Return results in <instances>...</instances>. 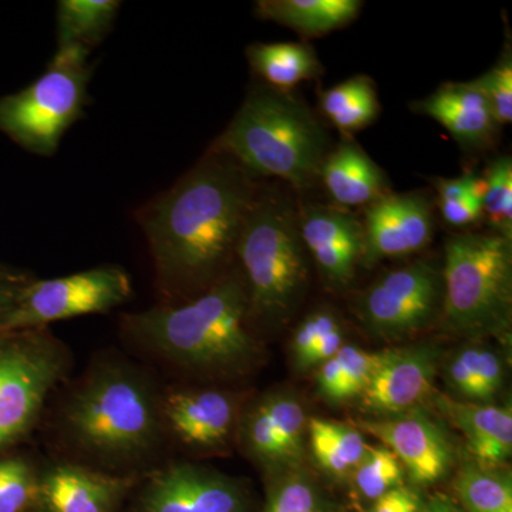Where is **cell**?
Segmentation results:
<instances>
[{
	"mask_svg": "<svg viewBox=\"0 0 512 512\" xmlns=\"http://www.w3.org/2000/svg\"><path fill=\"white\" fill-rule=\"evenodd\" d=\"M258 185L245 168L212 148L170 190L138 212L158 275L167 288L211 281L237 251Z\"/></svg>",
	"mask_w": 512,
	"mask_h": 512,
	"instance_id": "cell-1",
	"label": "cell"
},
{
	"mask_svg": "<svg viewBox=\"0 0 512 512\" xmlns=\"http://www.w3.org/2000/svg\"><path fill=\"white\" fill-rule=\"evenodd\" d=\"M248 316L244 282L227 276L184 305L128 316L126 328L174 362L224 370L242 366L254 355Z\"/></svg>",
	"mask_w": 512,
	"mask_h": 512,
	"instance_id": "cell-2",
	"label": "cell"
},
{
	"mask_svg": "<svg viewBox=\"0 0 512 512\" xmlns=\"http://www.w3.org/2000/svg\"><path fill=\"white\" fill-rule=\"evenodd\" d=\"M328 138L301 100L256 87L215 143L252 177H275L302 190L319 177Z\"/></svg>",
	"mask_w": 512,
	"mask_h": 512,
	"instance_id": "cell-3",
	"label": "cell"
},
{
	"mask_svg": "<svg viewBox=\"0 0 512 512\" xmlns=\"http://www.w3.org/2000/svg\"><path fill=\"white\" fill-rule=\"evenodd\" d=\"M247 279L249 313L282 318L306 284L299 211L285 194L256 190L239 234L237 251Z\"/></svg>",
	"mask_w": 512,
	"mask_h": 512,
	"instance_id": "cell-4",
	"label": "cell"
},
{
	"mask_svg": "<svg viewBox=\"0 0 512 512\" xmlns=\"http://www.w3.org/2000/svg\"><path fill=\"white\" fill-rule=\"evenodd\" d=\"M444 325L468 335L501 333L510 326L511 239L466 234L446 244L443 272Z\"/></svg>",
	"mask_w": 512,
	"mask_h": 512,
	"instance_id": "cell-5",
	"label": "cell"
},
{
	"mask_svg": "<svg viewBox=\"0 0 512 512\" xmlns=\"http://www.w3.org/2000/svg\"><path fill=\"white\" fill-rule=\"evenodd\" d=\"M87 56L83 47H59L35 83L0 99V130L30 153L53 156L64 133L83 114L90 77Z\"/></svg>",
	"mask_w": 512,
	"mask_h": 512,
	"instance_id": "cell-6",
	"label": "cell"
},
{
	"mask_svg": "<svg viewBox=\"0 0 512 512\" xmlns=\"http://www.w3.org/2000/svg\"><path fill=\"white\" fill-rule=\"evenodd\" d=\"M67 421L84 447L109 457L136 456L151 446L157 433L150 393L120 370L100 373L87 383L70 404Z\"/></svg>",
	"mask_w": 512,
	"mask_h": 512,
	"instance_id": "cell-7",
	"label": "cell"
},
{
	"mask_svg": "<svg viewBox=\"0 0 512 512\" xmlns=\"http://www.w3.org/2000/svg\"><path fill=\"white\" fill-rule=\"evenodd\" d=\"M64 367L60 346L36 329L0 338V448L28 433Z\"/></svg>",
	"mask_w": 512,
	"mask_h": 512,
	"instance_id": "cell-8",
	"label": "cell"
},
{
	"mask_svg": "<svg viewBox=\"0 0 512 512\" xmlns=\"http://www.w3.org/2000/svg\"><path fill=\"white\" fill-rule=\"evenodd\" d=\"M133 292L130 276L117 266H101L64 278L32 281L2 323V336L42 328L55 320L110 311Z\"/></svg>",
	"mask_w": 512,
	"mask_h": 512,
	"instance_id": "cell-9",
	"label": "cell"
},
{
	"mask_svg": "<svg viewBox=\"0 0 512 512\" xmlns=\"http://www.w3.org/2000/svg\"><path fill=\"white\" fill-rule=\"evenodd\" d=\"M443 306V276L427 262L394 269L363 296L360 315L386 339L406 338L426 328Z\"/></svg>",
	"mask_w": 512,
	"mask_h": 512,
	"instance_id": "cell-10",
	"label": "cell"
},
{
	"mask_svg": "<svg viewBox=\"0 0 512 512\" xmlns=\"http://www.w3.org/2000/svg\"><path fill=\"white\" fill-rule=\"evenodd\" d=\"M433 235V207L426 195L387 194L370 205L363 224L367 265L420 251Z\"/></svg>",
	"mask_w": 512,
	"mask_h": 512,
	"instance_id": "cell-11",
	"label": "cell"
},
{
	"mask_svg": "<svg viewBox=\"0 0 512 512\" xmlns=\"http://www.w3.org/2000/svg\"><path fill=\"white\" fill-rule=\"evenodd\" d=\"M360 424L404 464L414 483L431 484L447 473L453 451L443 431L424 414L412 412Z\"/></svg>",
	"mask_w": 512,
	"mask_h": 512,
	"instance_id": "cell-12",
	"label": "cell"
},
{
	"mask_svg": "<svg viewBox=\"0 0 512 512\" xmlns=\"http://www.w3.org/2000/svg\"><path fill=\"white\" fill-rule=\"evenodd\" d=\"M299 231L322 274L335 285L348 284L365 249L363 225L348 212L313 205L299 212Z\"/></svg>",
	"mask_w": 512,
	"mask_h": 512,
	"instance_id": "cell-13",
	"label": "cell"
},
{
	"mask_svg": "<svg viewBox=\"0 0 512 512\" xmlns=\"http://www.w3.org/2000/svg\"><path fill=\"white\" fill-rule=\"evenodd\" d=\"M242 495L231 481L192 466L158 474L144 497L146 512H242Z\"/></svg>",
	"mask_w": 512,
	"mask_h": 512,
	"instance_id": "cell-14",
	"label": "cell"
},
{
	"mask_svg": "<svg viewBox=\"0 0 512 512\" xmlns=\"http://www.w3.org/2000/svg\"><path fill=\"white\" fill-rule=\"evenodd\" d=\"M436 350L421 345L382 353L363 404L377 413H402L429 394L436 375Z\"/></svg>",
	"mask_w": 512,
	"mask_h": 512,
	"instance_id": "cell-15",
	"label": "cell"
},
{
	"mask_svg": "<svg viewBox=\"0 0 512 512\" xmlns=\"http://www.w3.org/2000/svg\"><path fill=\"white\" fill-rule=\"evenodd\" d=\"M414 110L436 120L467 147H484L493 140L498 127L487 100L471 83L444 84L414 104Z\"/></svg>",
	"mask_w": 512,
	"mask_h": 512,
	"instance_id": "cell-16",
	"label": "cell"
},
{
	"mask_svg": "<svg viewBox=\"0 0 512 512\" xmlns=\"http://www.w3.org/2000/svg\"><path fill=\"white\" fill-rule=\"evenodd\" d=\"M123 487L119 478L60 466L46 474L37 495L49 512H110Z\"/></svg>",
	"mask_w": 512,
	"mask_h": 512,
	"instance_id": "cell-17",
	"label": "cell"
},
{
	"mask_svg": "<svg viewBox=\"0 0 512 512\" xmlns=\"http://www.w3.org/2000/svg\"><path fill=\"white\" fill-rule=\"evenodd\" d=\"M326 191L343 207H362L387 195L386 177L365 151L352 141H343L320 167Z\"/></svg>",
	"mask_w": 512,
	"mask_h": 512,
	"instance_id": "cell-18",
	"label": "cell"
},
{
	"mask_svg": "<svg viewBox=\"0 0 512 512\" xmlns=\"http://www.w3.org/2000/svg\"><path fill=\"white\" fill-rule=\"evenodd\" d=\"M165 416L175 433L194 446H215L227 439L234 420V404L214 390L173 394Z\"/></svg>",
	"mask_w": 512,
	"mask_h": 512,
	"instance_id": "cell-19",
	"label": "cell"
},
{
	"mask_svg": "<svg viewBox=\"0 0 512 512\" xmlns=\"http://www.w3.org/2000/svg\"><path fill=\"white\" fill-rule=\"evenodd\" d=\"M444 414L466 434L471 453L478 464L494 468L510 457L512 450L511 407L474 406L437 400Z\"/></svg>",
	"mask_w": 512,
	"mask_h": 512,
	"instance_id": "cell-20",
	"label": "cell"
},
{
	"mask_svg": "<svg viewBox=\"0 0 512 512\" xmlns=\"http://www.w3.org/2000/svg\"><path fill=\"white\" fill-rule=\"evenodd\" d=\"M362 5L357 0H261L256 13L303 36H323L356 19Z\"/></svg>",
	"mask_w": 512,
	"mask_h": 512,
	"instance_id": "cell-21",
	"label": "cell"
},
{
	"mask_svg": "<svg viewBox=\"0 0 512 512\" xmlns=\"http://www.w3.org/2000/svg\"><path fill=\"white\" fill-rule=\"evenodd\" d=\"M247 55L255 73L278 92L289 93L322 70L315 52L302 43H255Z\"/></svg>",
	"mask_w": 512,
	"mask_h": 512,
	"instance_id": "cell-22",
	"label": "cell"
},
{
	"mask_svg": "<svg viewBox=\"0 0 512 512\" xmlns=\"http://www.w3.org/2000/svg\"><path fill=\"white\" fill-rule=\"evenodd\" d=\"M120 2L116 0H62L57 6L59 47L92 49L113 25Z\"/></svg>",
	"mask_w": 512,
	"mask_h": 512,
	"instance_id": "cell-23",
	"label": "cell"
},
{
	"mask_svg": "<svg viewBox=\"0 0 512 512\" xmlns=\"http://www.w3.org/2000/svg\"><path fill=\"white\" fill-rule=\"evenodd\" d=\"M323 113L343 133L362 130L376 120L380 106L367 77H353L326 90L320 97Z\"/></svg>",
	"mask_w": 512,
	"mask_h": 512,
	"instance_id": "cell-24",
	"label": "cell"
},
{
	"mask_svg": "<svg viewBox=\"0 0 512 512\" xmlns=\"http://www.w3.org/2000/svg\"><path fill=\"white\" fill-rule=\"evenodd\" d=\"M308 429L316 461L332 474L355 470L369 448L362 434L346 424L312 419Z\"/></svg>",
	"mask_w": 512,
	"mask_h": 512,
	"instance_id": "cell-25",
	"label": "cell"
},
{
	"mask_svg": "<svg viewBox=\"0 0 512 512\" xmlns=\"http://www.w3.org/2000/svg\"><path fill=\"white\" fill-rule=\"evenodd\" d=\"M454 488L466 512H512L510 478L493 468L468 464L458 473Z\"/></svg>",
	"mask_w": 512,
	"mask_h": 512,
	"instance_id": "cell-26",
	"label": "cell"
},
{
	"mask_svg": "<svg viewBox=\"0 0 512 512\" xmlns=\"http://www.w3.org/2000/svg\"><path fill=\"white\" fill-rule=\"evenodd\" d=\"M487 190L483 200V217L495 234L512 237V160L497 158L484 175Z\"/></svg>",
	"mask_w": 512,
	"mask_h": 512,
	"instance_id": "cell-27",
	"label": "cell"
},
{
	"mask_svg": "<svg viewBox=\"0 0 512 512\" xmlns=\"http://www.w3.org/2000/svg\"><path fill=\"white\" fill-rule=\"evenodd\" d=\"M402 464L386 447H369L355 468V484L363 497L377 500L402 485Z\"/></svg>",
	"mask_w": 512,
	"mask_h": 512,
	"instance_id": "cell-28",
	"label": "cell"
},
{
	"mask_svg": "<svg viewBox=\"0 0 512 512\" xmlns=\"http://www.w3.org/2000/svg\"><path fill=\"white\" fill-rule=\"evenodd\" d=\"M259 407L271 424L281 460L298 456L306 421L301 404L289 397H275Z\"/></svg>",
	"mask_w": 512,
	"mask_h": 512,
	"instance_id": "cell-29",
	"label": "cell"
},
{
	"mask_svg": "<svg viewBox=\"0 0 512 512\" xmlns=\"http://www.w3.org/2000/svg\"><path fill=\"white\" fill-rule=\"evenodd\" d=\"M470 83L487 100L498 126L510 124L512 121V57L510 50L505 52L487 73Z\"/></svg>",
	"mask_w": 512,
	"mask_h": 512,
	"instance_id": "cell-30",
	"label": "cell"
},
{
	"mask_svg": "<svg viewBox=\"0 0 512 512\" xmlns=\"http://www.w3.org/2000/svg\"><path fill=\"white\" fill-rule=\"evenodd\" d=\"M39 491L28 464L19 458L0 461V512H23Z\"/></svg>",
	"mask_w": 512,
	"mask_h": 512,
	"instance_id": "cell-31",
	"label": "cell"
},
{
	"mask_svg": "<svg viewBox=\"0 0 512 512\" xmlns=\"http://www.w3.org/2000/svg\"><path fill=\"white\" fill-rule=\"evenodd\" d=\"M342 369V380H340L339 400L350 399V397L363 394L372 382L377 367L382 360V353L373 355L365 350L357 349L356 346H342L336 355Z\"/></svg>",
	"mask_w": 512,
	"mask_h": 512,
	"instance_id": "cell-32",
	"label": "cell"
},
{
	"mask_svg": "<svg viewBox=\"0 0 512 512\" xmlns=\"http://www.w3.org/2000/svg\"><path fill=\"white\" fill-rule=\"evenodd\" d=\"M266 512H319L318 497L308 481L291 478L279 485Z\"/></svg>",
	"mask_w": 512,
	"mask_h": 512,
	"instance_id": "cell-33",
	"label": "cell"
},
{
	"mask_svg": "<svg viewBox=\"0 0 512 512\" xmlns=\"http://www.w3.org/2000/svg\"><path fill=\"white\" fill-rule=\"evenodd\" d=\"M336 328H339L338 320L329 312L313 313L299 326L293 338V349L302 366L306 365L316 343Z\"/></svg>",
	"mask_w": 512,
	"mask_h": 512,
	"instance_id": "cell-34",
	"label": "cell"
},
{
	"mask_svg": "<svg viewBox=\"0 0 512 512\" xmlns=\"http://www.w3.org/2000/svg\"><path fill=\"white\" fill-rule=\"evenodd\" d=\"M478 357H480V349H466L458 353L448 367V375L454 389L468 399H474V392H476Z\"/></svg>",
	"mask_w": 512,
	"mask_h": 512,
	"instance_id": "cell-35",
	"label": "cell"
},
{
	"mask_svg": "<svg viewBox=\"0 0 512 512\" xmlns=\"http://www.w3.org/2000/svg\"><path fill=\"white\" fill-rule=\"evenodd\" d=\"M503 384V366L500 357L490 350H480L474 400H488Z\"/></svg>",
	"mask_w": 512,
	"mask_h": 512,
	"instance_id": "cell-36",
	"label": "cell"
},
{
	"mask_svg": "<svg viewBox=\"0 0 512 512\" xmlns=\"http://www.w3.org/2000/svg\"><path fill=\"white\" fill-rule=\"evenodd\" d=\"M421 505L419 494L412 488L399 485L377 498L370 512H420Z\"/></svg>",
	"mask_w": 512,
	"mask_h": 512,
	"instance_id": "cell-37",
	"label": "cell"
},
{
	"mask_svg": "<svg viewBox=\"0 0 512 512\" xmlns=\"http://www.w3.org/2000/svg\"><path fill=\"white\" fill-rule=\"evenodd\" d=\"M440 208L444 220L453 227H467L483 217V207L471 197L440 202Z\"/></svg>",
	"mask_w": 512,
	"mask_h": 512,
	"instance_id": "cell-38",
	"label": "cell"
},
{
	"mask_svg": "<svg viewBox=\"0 0 512 512\" xmlns=\"http://www.w3.org/2000/svg\"><path fill=\"white\" fill-rule=\"evenodd\" d=\"M32 281L33 279L26 275L0 268V329H2V323L6 315L18 301L20 293ZM0 338H3L2 332H0Z\"/></svg>",
	"mask_w": 512,
	"mask_h": 512,
	"instance_id": "cell-39",
	"label": "cell"
},
{
	"mask_svg": "<svg viewBox=\"0 0 512 512\" xmlns=\"http://www.w3.org/2000/svg\"><path fill=\"white\" fill-rule=\"evenodd\" d=\"M343 346L342 330L339 328L333 329L328 335L323 336L322 339L316 343L315 348L312 349L311 355L306 360L305 366L316 365V363H323L326 360L332 359L333 356L338 355Z\"/></svg>",
	"mask_w": 512,
	"mask_h": 512,
	"instance_id": "cell-40",
	"label": "cell"
},
{
	"mask_svg": "<svg viewBox=\"0 0 512 512\" xmlns=\"http://www.w3.org/2000/svg\"><path fill=\"white\" fill-rule=\"evenodd\" d=\"M340 380H342V369H340L338 357L322 363L319 372V387L322 393L329 399L338 402Z\"/></svg>",
	"mask_w": 512,
	"mask_h": 512,
	"instance_id": "cell-41",
	"label": "cell"
},
{
	"mask_svg": "<svg viewBox=\"0 0 512 512\" xmlns=\"http://www.w3.org/2000/svg\"><path fill=\"white\" fill-rule=\"evenodd\" d=\"M470 174L458 178H439L434 181L437 191L440 194V202L456 201L468 197V185H470Z\"/></svg>",
	"mask_w": 512,
	"mask_h": 512,
	"instance_id": "cell-42",
	"label": "cell"
},
{
	"mask_svg": "<svg viewBox=\"0 0 512 512\" xmlns=\"http://www.w3.org/2000/svg\"><path fill=\"white\" fill-rule=\"evenodd\" d=\"M420 512H466L461 510L458 505L454 504L453 501L447 500V498L439 497L431 500L430 503L421 505Z\"/></svg>",
	"mask_w": 512,
	"mask_h": 512,
	"instance_id": "cell-43",
	"label": "cell"
}]
</instances>
